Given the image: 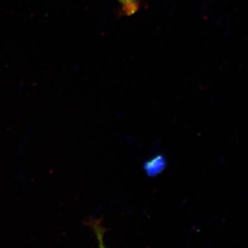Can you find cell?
<instances>
[{
	"label": "cell",
	"instance_id": "6da1fadb",
	"mask_svg": "<svg viewBox=\"0 0 248 248\" xmlns=\"http://www.w3.org/2000/svg\"><path fill=\"white\" fill-rule=\"evenodd\" d=\"M167 161L164 155H158L146 161L143 169L149 177H155L166 169Z\"/></svg>",
	"mask_w": 248,
	"mask_h": 248
},
{
	"label": "cell",
	"instance_id": "7a4b0ae2",
	"mask_svg": "<svg viewBox=\"0 0 248 248\" xmlns=\"http://www.w3.org/2000/svg\"><path fill=\"white\" fill-rule=\"evenodd\" d=\"M120 5L121 11L124 16H133L140 8L141 0H117Z\"/></svg>",
	"mask_w": 248,
	"mask_h": 248
}]
</instances>
